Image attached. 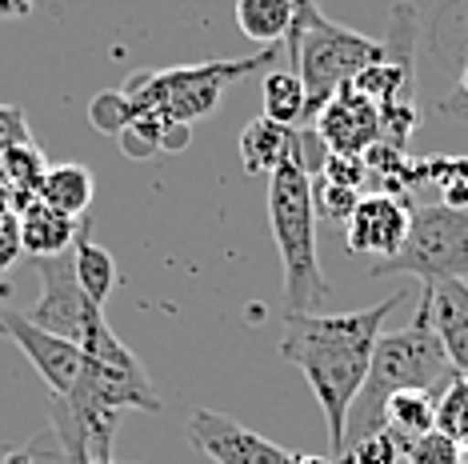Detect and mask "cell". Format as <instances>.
Segmentation results:
<instances>
[{
	"mask_svg": "<svg viewBox=\"0 0 468 464\" xmlns=\"http://www.w3.org/2000/svg\"><path fill=\"white\" fill-rule=\"evenodd\" d=\"M316 5H321V0H316Z\"/></svg>",
	"mask_w": 468,
	"mask_h": 464,
	"instance_id": "36",
	"label": "cell"
},
{
	"mask_svg": "<svg viewBox=\"0 0 468 464\" xmlns=\"http://www.w3.org/2000/svg\"><path fill=\"white\" fill-rule=\"evenodd\" d=\"M296 149H301V132L269 121L264 112L252 116L240 132V164L249 176H272Z\"/></svg>",
	"mask_w": 468,
	"mask_h": 464,
	"instance_id": "14",
	"label": "cell"
},
{
	"mask_svg": "<svg viewBox=\"0 0 468 464\" xmlns=\"http://www.w3.org/2000/svg\"><path fill=\"white\" fill-rule=\"evenodd\" d=\"M264 116L276 124H289L301 132L304 129V80L296 69H276L264 77Z\"/></svg>",
	"mask_w": 468,
	"mask_h": 464,
	"instance_id": "18",
	"label": "cell"
},
{
	"mask_svg": "<svg viewBox=\"0 0 468 464\" xmlns=\"http://www.w3.org/2000/svg\"><path fill=\"white\" fill-rule=\"evenodd\" d=\"M136 116V104L124 97L121 89H109V92H97L89 104V121L92 129H101L104 136H121L129 129V121Z\"/></svg>",
	"mask_w": 468,
	"mask_h": 464,
	"instance_id": "23",
	"label": "cell"
},
{
	"mask_svg": "<svg viewBox=\"0 0 468 464\" xmlns=\"http://www.w3.org/2000/svg\"><path fill=\"white\" fill-rule=\"evenodd\" d=\"M356 200H360L356 188H340V185H328V181H316V176H313V205H316V213H321V216L340 220V225H345V220L353 216Z\"/></svg>",
	"mask_w": 468,
	"mask_h": 464,
	"instance_id": "26",
	"label": "cell"
},
{
	"mask_svg": "<svg viewBox=\"0 0 468 464\" xmlns=\"http://www.w3.org/2000/svg\"><path fill=\"white\" fill-rule=\"evenodd\" d=\"M168 124L161 121L156 112H144V109H136V116L129 121V129H124L116 141H121V149L124 156H136V161H148V156H156L161 153V136H165Z\"/></svg>",
	"mask_w": 468,
	"mask_h": 464,
	"instance_id": "22",
	"label": "cell"
},
{
	"mask_svg": "<svg viewBox=\"0 0 468 464\" xmlns=\"http://www.w3.org/2000/svg\"><path fill=\"white\" fill-rule=\"evenodd\" d=\"M292 5H296V13H301V28H296V37H301L304 33V28H313L316 25V20H321L324 13H321V5H316V0H292ZM296 37L289 40V48L296 45Z\"/></svg>",
	"mask_w": 468,
	"mask_h": 464,
	"instance_id": "30",
	"label": "cell"
},
{
	"mask_svg": "<svg viewBox=\"0 0 468 464\" xmlns=\"http://www.w3.org/2000/svg\"><path fill=\"white\" fill-rule=\"evenodd\" d=\"M461 457H464V448L441 428L424 432L412 445H404V464H461Z\"/></svg>",
	"mask_w": 468,
	"mask_h": 464,
	"instance_id": "24",
	"label": "cell"
},
{
	"mask_svg": "<svg viewBox=\"0 0 468 464\" xmlns=\"http://www.w3.org/2000/svg\"><path fill=\"white\" fill-rule=\"evenodd\" d=\"M33 0H0V16H28Z\"/></svg>",
	"mask_w": 468,
	"mask_h": 464,
	"instance_id": "32",
	"label": "cell"
},
{
	"mask_svg": "<svg viewBox=\"0 0 468 464\" xmlns=\"http://www.w3.org/2000/svg\"><path fill=\"white\" fill-rule=\"evenodd\" d=\"M452 381V364L444 356L441 336L429 324V309L420 301V312L409 329L400 332H380L377 348H372V364L368 376L360 385V393L348 408V425H345V457L353 445H360L365 437L385 428V405L397 393H432L436 385Z\"/></svg>",
	"mask_w": 468,
	"mask_h": 464,
	"instance_id": "2",
	"label": "cell"
},
{
	"mask_svg": "<svg viewBox=\"0 0 468 464\" xmlns=\"http://www.w3.org/2000/svg\"><path fill=\"white\" fill-rule=\"evenodd\" d=\"M400 457H404V440L397 432L380 428L360 440V445L348 448L345 457H340V464H400Z\"/></svg>",
	"mask_w": 468,
	"mask_h": 464,
	"instance_id": "25",
	"label": "cell"
},
{
	"mask_svg": "<svg viewBox=\"0 0 468 464\" xmlns=\"http://www.w3.org/2000/svg\"><path fill=\"white\" fill-rule=\"evenodd\" d=\"M269 225L284 269V312H316L328 297V280L316 252L313 173L304 164V149L269 176Z\"/></svg>",
	"mask_w": 468,
	"mask_h": 464,
	"instance_id": "3",
	"label": "cell"
},
{
	"mask_svg": "<svg viewBox=\"0 0 468 464\" xmlns=\"http://www.w3.org/2000/svg\"><path fill=\"white\" fill-rule=\"evenodd\" d=\"M313 136L324 144V153L365 156L372 144H380V109L360 89L345 84L313 121Z\"/></svg>",
	"mask_w": 468,
	"mask_h": 464,
	"instance_id": "11",
	"label": "cell"
},
{
	"mask_svg": "<svg viewBox=\"0 0 468 464\" xmlns=\"http://www.w3.org/2000/svg\"><path fill=\"white\" fill-rule=\"evenodd\" d=\"M89 464H116V460H112V457H92Z\"/></svg>",
	"mask_w": 468,
	"mask_h": 464,
	"instance_id": "33",
	"label": "cell"
},
{
	"mask_svg": "<svg viewBox=\"0 0 468 464\" xmlns=\"http://www.w3.org/2000/svg\"><path fill=\"white\" fill-rule=\"evenodd\" d=\"M0 321H5V336L28 356V361H33L40 381L48 385V396H69L72 388L80 385L84 368H89L84 348H77L72 341H60V336H52L45 329H37V324L16 309H0Z\"/></svg>",
	"mask_w": 468,
	"mask_h": 464,
	"instance_id": "8",
	"label": "cell"
},
{
	"mask_svg": "<svg viewBox=\"0 0 468 464\" xmlns=\"http://www.w3.org/2000/svg\"><path fill=\"white\" fill-rule=\"evenodd\" d=\"M412 228V208L397 193H360L353 216L345 220V245L356 257L392 260Z\"/></svg>",
	"mask_w": 468,
	"mask_h": 464,
	"instance_id": "10",
	"label": "cell"
},
{
	"mask_svg": "<svg viewBox=\"0 0 468 464\" xmlns=\"http://www.w3.org/2000/svg\"><path fill=\"white\" fill-rule=\"evenodd\" d=\"M40 200L57 213H65L72 220H84V213L92 208V196H97V185H92V173L84 164H52L40 181Z\"/></svg>",
	"mask_w": 468,
	"mask_h": 464,
	"instance_id": "16",
	"label": "cell"
},
{
	"mask_svg": "<svg viewBox=\"0 0 468 464\" xmlns=\"http://www.w3.org/2000/svg\"><path fill=\"white\" fill-rule=\"evenodd\" d=\"M20 248L33 260L45 257H65V252L77 248V240L84 237V220H72L57 208H48L45 200H33V205L20 208Z\"/></svg>",
	"mask_w": 468,
	"mask_h": 464,
	"instance_id": "13",
	"label": "cell"
},
{
	"mask_svg": "<svg viewBox=\"0 0 468 464\" xmlns=\"http://www.w3.org/2000/svg\"><path fill=\"white\" fill-rule=\"evenodd\" d=\"M0 336H5V321H0Z\"/></svg>",
	"mask_w": 468,
	"mask_h": 464,
	"instance_id": "35",
	"label": "cell"
},
{
	"mask_svg": "<svg viewBox=\"0 0 468 464\" xmlns=\"http://www.w3.org/2000/svg\"><path fill=\"white\" fill-rule=\"evenodd\" d=\"M37 277H40V301L33 304V312H25L37 329H45L60 341H72L77 348H89L104 324V309L89 301V292L77 280V265H72V252L65 257H45L33 260Z\"/></svg>",
	"mask_w": 468,
	"mask_h": 464,
	"instance_id": "7",
	"label": "cell"
},
{
	"mask_svg": "<svg viewBox=\"0 0 468 464\" xmlns=\"http://www.w3.org/2000/svg\"><path fill=\"white\" fill-rule=\"evenodd\" d=\"M28 141V124H25V112L16 104H0V153L13 149V144H25Z\"/></svg>",
	"mask_w": 468,
	"mask_h": 464,
	"instance_id": "29",
	"label": "cell"
},
{
	"mask_svg": "<svg viewBox=\"0 0 468 464\" xmlns=\"http://www.w3.org/2000/svg\"><path fill=\"white\" fill-rule=\"evenodd\" d=\"M464 448V457H461V464H468V445H461Z\"/></svg>",
	"mask_w": 468,
	"mask_h": 464,
	"instance_id": "34",
	"label": "cell"
},
{
	"mask_svg": "<svg viewBox=\"0 0 468 464\" xmlns=\"http://www.w3.org/2000/svg\"><path fill=\"white\" fill-rule=\"evenodd\" d=\"M372 277H417L424 284L464 280L468 277V208L420 205L412 213V228L404 248L392 260H377Z\"/></svg>",
	"mask_w": 468,
	"mask_h": 464,
	"instance_id": "6",
	"label": "cell"
},
{
	"mask_svg": "<svg viewBox=\"0 0 468 464\" xmlns=\"http://www.w3.org/2000/svg\"><path fill=\"white\" fill-rule=\"evenodd\" d=\"M72 265H77V280H80V289L89 292V301L104 309L109 297H112V289H116V260H112V252L101 248L97 240L80 237L77 248H72Z\"/></svg>",
	"mask_w": 468,
	"mask_h": 464,
	"instance_id": "19",
	"label": "cell"
},
{
	"mask_svg": "<svg viewBox=\"0 0 468 464\" xmlns=\"http://www.w3.org/2000/svg\"><path fill=\"white\" fill-rule=\"evenodd\" d=\"M385 428L397 432L404 445L436 428V396L432 393H397L385 405Z\"/></svg>",
	"mask_w": 468,
	"mask_h": 464,
	"instance_id": "20",
	"label": "cell"
},
{
	"mask_svg": "<svg viewBox=\"0 0 468 464\" xmlns=\"http://www.w3.org/2000/svg\"><path fill=\"white\" fill-rule=\"evenodd\" d=\"M237 25L252 45H276L296 37L301 13L292 0H237Z\"/></svg>",
	"mask_w": 468,
	"mask_h": 464,
	"instance_id": "15",
	"label": "cell"
},
{
	"mask_svg": "<svg viewBox=\"0 0 468 464\" xmlns=\"http://www.w3.org/2000/svg\"><path fill=\"white\" fill-rule=\"evenodd\" d=\"M188 440L212 464H296V452L272 445L269 437L244 428L240 420L225 413H212V408H197L188 417Z\"/></svg>",
	"mask_w": 468,
	"mask_h": 464,
	"instance_id": "9",
	"label": "cell"
},
{
	"mask_svg": "<svg viewBox=\"0 0 468 464\" xmlns=\"http://www.w3.org/2000/svg\"><path fill=\"white\" fill-rule=\"evenodd\" d=\"M380 60H385V45H377V40L360 37L328 16H321L313 28H304L289 48V69H296L304 80V129H313L321 109L345 84H353L360 72L380 65Z\"/></svg>",
	"mask_w": 468,
	"mask_h": 464,
	"instance_id": "5",
	"label": "cell"
},
{
	"mask_svg": "<svg viewBox=\"0 0 468 464\" xmlns=\"http://www.w3.org/2000/svg\"><path fill=\"white\" fill-rule=\"evenodd\" d=\"M321 181L328 185H340V188H356L368 181V164L365 156H336V153H324L321 161Z\"/></svg>",
	"mask_w": 468,
	"mask_h": 464,
	"instance_id": "27",
	"label": "cell"
},
{
	"mask_svg": "<svg viewBox=\"0 0 468 464\" xmlns=\"http://www.w3.org/2000/svg\"><path fill=\"white\" fill-rule=\"evenodd\" d=\"M272 60L276 52L264 48L257 57H240V60H200V65H176V69H144V72H133L121 92L136 109L156 112L165 124H188L193 129L208 112H217V104L225 100L232 84L257 69H269Z\"/></svg>",
	"mask_w": 468,
	"mask_h": 464,
	"instance_id": "4",
	"label": "cell"
},
{
	"mask_svg": "<svg viewBox=\"0 0 468 464\" xmlns=\"http://www.w3.org/2000/svg\"><path fill=\"white\" fill-rule=\"evenodd\" d=\"M20 252V216L13 205H0V277L16 265Z\"/></svg>",
	"mask_w": 468,
	"mask_h": 464,
	"instance_id": "28",
	"label": "cell"
},
{
	"mask_svg": "<svg viewBox=\"0 0 468 464\" xmlns=\"http://www.w3.org/2000/svg\"><path fill=\"white\" fill-rule=\"evenodd\" d=\"M404 301V292H392L388 301L356 312H284V341L281 356L304 373L316 405L328 425V445L340 457L345 448L348 408L360 393L372 364V348L385 332L388 312Z\"/></svg>",
	"mask_w": 468,
	"mask_h": 464,
	"instance_id": "1",
	"label": "cell"
},
{
	"mask_svg": "<svg viewBox=\"0 0 468 464\" xmlns=\"http://www.w3.org/2000/svg\"><path fill=\"white\" fill-rule=\"evenodd\" d=\"M188 132H193V129H188V124H168L165 136H161V149H168V153H180V149H185V144H188Z\"/></svg>",
	"mask_w": 468,
	"mask_h": 464,
	"instance_id": "31",
	"label": "cell"
},
{
	"mask_svg": "<svg viewBox=\"0 0 468 464\" xmlns=\"http://www.w3.org/2000/svg\"><path fill=\"white\" fill-rule=\"evenodd\" d=\"M420 301L429 309V324L441 336L452 373L468 376V280L424 284Z\"/></svg>",
	"mask_w": 468,
	"mask_h": 464,
	"instance_id": "12",
	"label": "cell"
},
{
	"mask_svg": "<svg viewBox=\"0 0 468 464\" xmlns=\"http://www.w3.org/2000/svg\"><path fill=\"white\" fill-rule=\"evenodd\" d=\"M436 428L449 432L456 445H468V376H456L444 396H436Z\"/></svg>",
	"mask_w": 468,
	"mask_h": 464,
	"instance_id": "21",
	"label": "cell"
},
{
	"mask_svg": "<svg viewBox=\"0 0 468 464\" xmlns=\"http://www.w3.org/2000/svg\"><path fill=\"white\" fill-rule=\"evenodd\" d=\"M45 173H48V161H45V153H40L33 141L13 144V149L0 153V176H5V185H8V205H13L16 213H20L25 205H33V200H37Z\"/></svg>",
	"mask_w": 468,
	"mask_h": 464,
	"instance_id": "17",
	"label": "cell"
}]
</instances>
